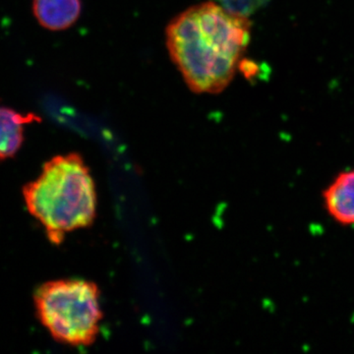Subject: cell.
<instances>
[{
  "mask_svg": "<svg viewBox=\"0 0 354 354\" xmlns=\"http://www.w3.org/2000/svg\"><path fill=\"white\" fill-rule=\"evenodd\" d=\"M228 13L247 18L257 12L271 0H214Z\"/></svg>",
  "mask_w": 354,
  "mask_h": 354,
  "instance_id": "52a82bcc",
  "label": "cell"
},
{
  "mask_svg": "<svg viewBox=\"0 0 354 354\" xmlns=\"http://www.w3.org/2000/svg\"><path fill=\"white\" fill-rule=\"evenodd\" d=\"M28 211L41 223L51 243L90 227L97 215L94 179L76 153L57 156L44 165L38 178L23 189Z\"/></svg>",
  "mask_w": 354,
  "mask_h": 354,
  "instance_id": "7a4b0ae2",
  "label": "cell"
},
{
  "mask_svg": "<svg viewBox=\"0 0 354 354\" xmlns=\"http://www.w3.org/2000/svg\"><path fill=\"white\" fill-rule=\"evenodd\" d=\"M81 0H32V12L50 31L68 29L80 17Z\"/></svg>",
  "mask_w": 354,
  "mask_h": 354,
  "instance_id": "5b68a950",
  "label": "cell"
},
{
  "mask_svg": "<svg viewBox=\"0 0 354 354\" xmlns=\"http://www.w3.org/2000/svg\"><path fill=\"white\" fill-rule=\"evenodd\" d=\"M35 306L41 323L55 341L81 348L94 344L102 320L101 295L95 283L59 279L39 286Z\"/></svg>",
  "mask_w": 354,
  "mask_h": 354,
  "instance_id": "3957f363",
  "label": "cell"
},
{
  "mask_svg": "<svg viewBox=\"0 0 354 354\" xmlns=\"http://www.w3.org/2000/svg\"><path fill=\"white\" fill-rule=\"evenodd\" d=\"M250 36V21L208 1L171 20L167 46L192 92L218 94L234 79Z\"/></svg>",
  "mask_w": 354,
  "mask_h": 354,
  "instance_id": "6da1fadb",
  "label": "cell"
},
{
  "mask_svg": "<svg viewBox=\"0 0 354 354\" xmlns=\"http://www.w3.org/2000/svg\"><path fill=\"white\" fill-rule=\"evenodd\" d=\"M35 114H21L0 106V160L12 158L24 142L25 125L39 121Z\"/></svg>",
  "mask_w": 354,
  "mask_h": 354,
  "instance_id": "8992f818",
  "label": "cell"
},
{
  "mask_svg": "<svg viewBox=\"0 0 354 354\" xmlns=\"http://www.w3.org/2000/svg\"><path fill=\"white\" fill-rule=\"evenodd\" d=\"M326 211L342 225H354V171L341 172L323 193Z\"/></svg>",
  "mask_w": 354,
  "mask_h": 354,
  "instance_id": "277c9868",
  "label": "cell"
}]
</instances>
